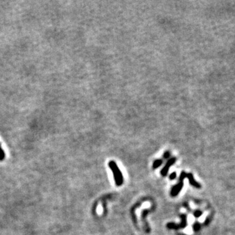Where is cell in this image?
I'll list each match as a JSON object with an SVG mask.
<instances>
[{
	"instance_id": "1",
	"label": "cell",
	"mask_w": 235,
	"mask_h": 235,
	"mask_svg": "<svg viewBox=\"0 0 235 235\" xmlns=\"http://www.w3.org/2000/svg\"><path fill=\"white\" fill-rule=\"evenodd\" d=\"M109 166L112 171L116 185L117 186H120V185H122L124 182L123 175L122 173L121 172V170L119 169L117 164L114 161H110L109 163Z\"/></svg>"
},
{
	"instance_id": "2",
	"label": "cell",
	"mask_w": 235,
	"mask_h": 235,
	"mask_svg": "<svg viewBox=\"0 0 235 235\" xmlns=\"http://www.w3.org/2000/svg\"><path fill=\"white\" fill-rule=\"evenodd\" d=\"M187 174L185 173L184 171H182L181 173L179 179V183L177 185H175L171 190L170 191V195L172 197H176V195H178V193H180L182 189L183 186H184V180L186 178Z\"/></svg>"
},
{
	"instance_id": "3",
	"label": "cell",
	"mask_w": 235,
	"mask_h": 235,
	"mask_svg": "<svg viewBox=\"0 0 235 235\" xmlns=\"http://www.w3.org/2000/svg\"><path fill=\"white\" fill-rule=\"evenodd\" d=\"M180 217L182 219V222L180 224L177 225L175 223H169L167 225V227L169 229H179L185 228L187 226V216L185 214H181Z\"/></svg>"
},
{
	"instance_id": "4",
	"label": "cell",
	"mask_w": 235,
	"mask_h": 235,
	"mask_svg": "<svg viewBox=\"0 0 235 235\" xmlns=\"http://www.w3.org/2000/svg\"><path fill=\"white\" fill-rule=\"evenodd\" d=\"M175 161H176V158H173L170 159L169 160L167 161V164L165 165V166L164 167L163 169H162L161 171V174L162 176H165L167 175L168 172H169L170 167L171 166V165H173L174 163H175Z\"/></svg>"
},
{
	"instance_id": "5",
	"label": "cell",
	"mask_w": 235,
	"mask_h": 235,
	"mask_svg": "<svg viewBox=\"0 0 235 235\" xmlns=\"http://www.w3.org/2000/svg\"><path fill=\"white\" fill-rule=\"evenodd\" d=\"M186 178H187L188 179H189L190 183V184H191V185H193V186L195 187L196 188H197V189H199V188H201V184H200L199 183L197 182L194 179L193 175L191 173L187 174Z\"/></svg>"
},
{
	"instance_id": "6",
	"label": "cell",
	"mask_w": 235,
	"mask_h": 235,
	"mask_svg": "<svg viewBox=\"0 0 235 235\" xmlns=\"http://www.w3.org/2000/svg\"><path fill=\"white\" fill-rule=\"evenodd\" d=\"M163 163V160L162 159H157L153 163V169H155L159 167H160Z\"/></svg>"
},
{
	"instance_id": "7",
	"label": "cell",
	"mask_w": 235,
	"mask_h": 235,
	"mask_svg": "<svg viewBox=\"0 0 235 235\" xmlns=\"http://www.w3.org/2000/svg\"><path fill=\"white\" fill-rule=\"evenodd\" d=\"M5 158V154L4 150L2 149L1 145L0 144V161H4Z\"/></svg>"
},
{
	"instance_id": "8",
	"label": "cell",
	"mask_w": 235,
	"mask_h": 235,
	"mask_svg": "<svg viewBox=\"0 0 235 235\" xmlns=\"http://www.w3.org/2000/svg\"><path fill=\"white\" fill-rule=\"evenodd\" d=\"M202 211L199 210H195V212H194V213H193V215H194V216H195V217H201V216H202Z\"/></svg>"
},
{
	"instance_id": "9",
	"label": "cell",
	"mask_w": 235,
	"mask_h": 235,
	"mask_svg": "<svg viewBox=\"0 0 235 235\" xmlns=\"http://www.w3.org/2000/svg\"><path fill=\"white\" fill-rule=\"evenodd\" d=\"M193 228L194 231H198L200 229V228H201V225H200L199 223H194V225L193 226Z\"/></svg>"
},
{
	"instance_id": "10",
	"label": "cell",
	"mask_w": 235,
	"mask_h": 235,
	"mask_svg": "<svg viewBox=\"0 0 235 235\" xmlns=\"http://www.w3.org/2000/svg\"><path fill=\"white\" fill-rule=\"evenodd\" d=\"M170 152H169V151H166V152H165L164 153V154H163V158L165 159L169 158L170 157Z\"/></svg>"
},
{
	"instance_id": "11",
	"label": "cell",
	"mask_w": 235,
	"mask_h": 235,
	"mask_svg": "<svg viewBox=\"0 0 235 235\" xmlns=\"http://www.w3.org/2000/svg\"><path fill=\"white\" fill-rule=\"evenodd\" d=\"M176 173L175 172H174L170 175L169 178L170 180H175L176 178Z\"/></svg>"
}]
</instances>
